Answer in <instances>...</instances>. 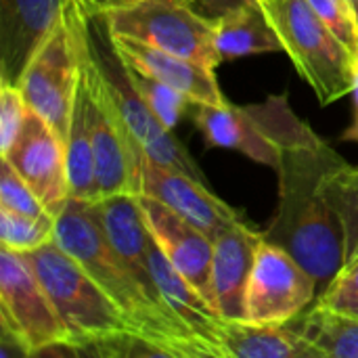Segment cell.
Listing matches in <instances>:
<instances>
[{"label":"cell","mask_w":358,"mask_h":358,"mask_svg":"<svg viewBox=\"0 0 358 358\" xmlns=\"http://www.w3.org/2000/svg\"><path fill=\"white\" fill-rule=\"evenodd\" d=\"M245 2H250V0H187V4L195 13L203 15L210 21H216L224 13H229V10H233V8H237V6H241Z\"/></svg>","instance_id":"obj_29"},{"label":"cell","mask_w":358,"mask_h":358,"mask_svg":"<svg viewBox=\"0 0 358 358\" xmlns=\"http://www.w3.org/2000/svg\"><path fill=\"white\" fill-rule=\"evenodd\" d=\"M260 2H264V0H260Z\"/></svg>","instance_id":"obj_33"},{"label":"cell","mask_w":358,"mask_h":358,"mask_svg":"<svg viewBox=\"0 0 358 358\" xmlns=\"http://www.w3.org/2000/svg\"><path fill=\"white\" fill-rule=\"evenodd\" d=\"M86 10L90 15H105L109 10H115L126 4V0H82Z\"/></svg>","instance_id":"obj_31"},{"label":"cell","mask_w":358,"mask_h":358,"mask_svg":"<svg viewBox=\"0 0 358 358\" xmlns=\"http://www.w3.org/2000/svg\"><path fill=\"white\" fill-rule=\"evenodd\" d=\"M0 210H8L25 216H46L50 214L40 197L29 189V185L19 176V172L2 159L0 164Z\"/></svg>","instance_id":"obj_25"},{"label":"cell","mask_w":358,"mask_h":358,"mask_svg":"<svg viewBox=\"0 0 358 358\" xmlns=\"http://www.w3.org/2000/svg\"><path fill=\"white\" fill-rule=\"evenodd\" d=\"M27 115V103L19 86L0 82V155L15 143Z\"/></svg>","instance_id":"obj_28"},{"label":"cell","mask_w":358,"mask_h":358,"mask_svg":"<svg viewBox=\"0 0 358 358\" xmlns=\"http://www.w3.org/2000/svg\"><path fill=\"white\" fill-rule=\"evenodd\" d=\"M319 298L315 275L287 250L262 237L245 287V321L289 325Z\"/></svg>","instance_id":"obj_10"},{"label":"cell","mask_w":358,"mask_h":358,"mask_svg":"<svg viewBox=\"0 0 358 358\" xmlns=\"http://www.w3.org/2000/svg\"><path fill=\"white\" fill-rule=\"evenodd\" d=\"M352 99H355V120H352V124L344 130L342 141H344V143H357L358 145V65H357V71H355Z\"/></svg>","instance_id":"obj_30"},{"label":"cell","mask_w":358,"mask_h":358,"mask_svg":"<svg viewBox=\"0 0 358 358\" xmlns=\"http://www.w3.org/2000/svg\"><path fill=\"white\" fill-rule=\"evenodd\" d=\"M90 27V25H88ZM84 78L88 84V115H90V138L94 151V172L99 187V201L105 197L132 193L134 195V174H132V151L138 147L126 126L122 124L101 73L94 65L90 52V38L84 52Z\"/></svg>","instance_id":"obj_12"},{"label":"cell","mask_w":358,"mask_h":358,"mask_svg":"<svg viewBox=\"0 0 358 358\" xmlns=\"http://www.w3.org/2000/svg\"><path fill=\"white\" fill-rule=\"evenodd\" d=\"M214 350L216 358H321L296 327L224 317L216 325Z\"/></svg>","instance_id":"obj_18"},{"label":"cell","mask_w":358,"mask_h":358,"mask_svg":"<svg viewBox=\"0 0 358 358\" xmlns=\"http://www.w3.org/2000/svg\"><path fill=\"white\" fill-rule=\"evenodd\" d=\"M149 260H151V273H153L155 285H157L164 302L191 329V334L206 346V350L210 352V358H216L214 334H216V325L222 319L218 315V310L212 306V302L201 292H197V287L191 281H187L172 266V262L162 254V250L155 245V241L151 245Z\"/></svg>","instance_id":"obj_19"},{"label":"cell","mask_w":358,"mask_h":358,"mask_svg":"<svg viewBox=\"0 0 358 358\" xmlns=\"http://www.w3.org/2000/svg\"><path fill=\"white\" fill-rule=\"evenodd\" d=\"M214 48L220 61L283 50L260 0H250L214 21Z\"/></svg>","instance_id":"obj_20"},{"label":"cell","mask_w":358,"mask_h":358,"mask_svg":"<svg viewBox=\"0 0 358 358\" xmlns=\"http://www.w3.org/2000/svg\"><path fill=\"white\" fill-rule=\"evenodd\" d=\"M0 329L25 352L76 355L71 336L48 292L23 258L0 245Z\"/></svg>","instance_id":"obj_8"},{"label":"cell","mask_w":358,"mask_h":358,"mask_svg":"<svg viewBox=\"0 0 358 358\" xmlns=\"http://www.w3.org/2000/svg\"><path fill=\"white\" fill-rule=\"evenodd\" d=\"M308 4L346 44L358 65V15L350 0H308Z\"/></svg>","instance_id":"obj_26"},{"label":"cell","mask_w":358,"mask_h":358,"mask_svg":"<svg viewBox=\"0 0 358 358\" xmlns=\"http://www.w3.org/2000/svg\"><path fill=\"white\" fill-rule=\"evenodd\" d=\"M191 115L206 147L239 151L273 170L279 168L285 147L310 130L292 109L287 94H273L254 105H193Z\"/></svg>","instance_id":"obj_6"},{"label":"cell","mask_w":358,"mask_h":358,"mask_svg":"<svg viewBox=\"0 0 358 358\" xmlns=\"http://www.w3.org/2000/svg\"><path fill=\"white\" fill-rule=\"evenodd\" d=\"M262 4L279 34L283 52L310 84L321 105L352 92L357 61L308 0H264Z\"/></svg>","instance_id":"obj_5"},{"label":"cell","mask_w":358,"mask_h":358,"mask_svg":"<svg viewBox=\"0 0 358 358\" xmlns=\"http://www.w3.org/2000/svg\"><path fill=\"white\" fill-rule=\"evenodd\" d=\"M136 199L155 245L172 266L212 302L214 239L162 201L149 195H136Z\"/></svg>","instance_id":"obj_14"},{"label":"cell","mask_w":358,"mask_h":358,"mask_svg":"<svg viewBox=\"0 0 358 358\" xmlns=\"http://www.w3.org/2000/svg\"><path fill=\"white\" fill-rule=\"evenodd\" d=\"M132 174L134 195H149L162 201L212 239L243 220V214L214 195L208 182L180 170L159 166L149 159L141 147L132 151Z\"/></svg>","instance_id":"obj_11"},{"label":"cell","mask_w":358,"mask_h":358,"mask_svg":"<svg viewBox=\"0 0 358 358\" xmlns=\"http://www.w3.org/2000/svg\"><path fill=\"white\" fill-rule=\"evenodd\" d=\"M88 25L90 13L82 0H67L63 19L34 52L19 82L27 107L44 117L65 145L88 44Z\"/></svg>","instance_id":"obj_4"},{"label":"cell","mask_w":358,"mask_h":358,"mask_svg":"<svg viewBox=\"0 0 358 358\" xmlns=\"http://www.w3.org/2000/svg\"><path fill=\"white\" fill-rule=\"evenodd\" d=\"M340 153L313 128L285 147L279 168V201L264 239L306 266L319 294L344 266V229L325 195V176Z\"/></svg>","instance_id":"obj_1"},{"label":"cell","mask_w":358,"mask_h":358,"mask_svg":"<svg viewBox=\"0 0 358 358\" xmlns=\"http://www.w3.org/2000/svg\"><path fill=\"white\" fill-rule=\"evenodd\" d=\"M23 258L69 329L76 355L164 357L157 346L136 334L120 306L55 239Z\"/></svg>","instance_id":"obj_3"},{"label":"cell","mask_w":358,"mask_h":358,"mask_svg":"<svg viewBox=\"0 0 358 358\" xmlns=\"http://www.w3.org/2000/svg\"><path fill=\"white\" fill-rule=\"evenodd\" d=\"M55 241L84 266L101 289L120 306L136 334L157 346L164 357H210L206 346L191 334L176 313L147 294L107 239L92 203L69 197L57 214Z\"/></svg>","instance_id":"obj_2"},{"label":"cell","mask_w":358,"mask_h":358,"mask_svg":"<svg viewBox=\"0 0 358 358\" xmlns=\"http://www.w3.org/2000/svg\"><path fill=\"white\" fill-rule=\"evenodd\" d=\"M126 67H128V76H130L134 88L138 90V94L145 99V103L155 111V115L170 130L178 124L182 113L189 107H193V101L187 94H182L180 90L168 86L166 82H162V80H157V78H153V76L128 65V63H126Z\"/></svg>","instance_id":"obj_24"},{"label":"cell","mask_w":358,"mask_h":358,"mask_svg":"<svg viewBox=\"0 0 358 358\" xmlns=\"http://www.w3.org/2000/svg\"><path fill=\"white\" fill-rule=\"evenodd\" d=\"M317 306L358 317V258L346 262L331 283L319 294Z\"/></svg>","instance_id":"obj_27"},{"label":"cell","mask_w":358,"mask_h":358,"mask_svg":"<svg viewBox=\"0 0 358 358\" xmlns=\"http://www.w3.org/2000/svg\"><path fill=\"white\" fill-rule=\"evenodd\" d=\"M134 2H141V0H126V4H134ZM185 2H187V0H185ZM126 4H124V6H126Z\"/></svg>","instance_id":"obj_32"},{"label":"cell","mask_w":358,"mask_h":358,"mask_svg":"<svg viewBox=\"0 0 358 358\" xmlns=\"http://www.w3.org/2000/svg\"><path fill=\"white\" fill-rule=\"evenodd\" d=\"M67 0H0V82L19 86L40 44L63 19Z\"/></svg>","instance_id":"obj_15"},{"label":"cell","mask_w":358,"mask_h":358,"mask_svg":"<svg viewBox=\"0 0 358 358\" xmlns=\"http://www.w3.org/2000/svg\"><path fill=\"white\" fill-rule=\"evenodd\" d=\"M103 19L111 34L136 38L214 69L222 63L214 48V21L185 0H141L109 10Z\"/></svg>","instance_id":"obj_9"},{"label":"cell","mask_w":358,"mask_h":358,"mask_svg":"<svg viewBox=\"0 0 358 358\" xmlns=\"http://www.w3.org/2000/svg\"><path fill=\"white\" fill-rule=\"evenodd\" d=\"M264 233L254 231L245 220L235 222L214 239L212 256V304L224 319H243V300L256 250Z\"/></svg>","instance_id":"obj_17"},{"label":"cell","mask_w":358,"mask_h":358,"mask_svg":"<svg viewBox=\"0 0 358 358\" xmlns=\"http://www.w3.org/2000/svg\"><path fill=\"white\" fill-rule=\"evenodd\" d=\"M88 38L90 52L101 73V80L107 88V94L134 143L145 151L149 159L157 162L159 166L180 170L206 182L201 168L195 164L189 151L174 138L172 130L155 115V111L145 103V99L134 88L128 76V67L111 42L103 15H90Z\"/></svg>","instance_id":"obj_7"},{"label":"cell","mask_w":358,"mask_h":358,"mask_svg":"<svg viewBox=\"0 0 358 358\" xmlns=\"http://www.w3.org/2000/svg\"><path fill=\"white\" fill-rule=\"evenodd\" d=\"M296 329L321 358H358V317L315 304Z\"/></svg>","instance_id":"obj_21"},{"label":"cell","mask_w":358,"mask_h":358,"mask_svg":"<svg viewBox=\"0 0 358 358\" xmlns=\"http://www.w3.org/2000/svg\"><path fill=\"white\" fill-rule=\"evenodd\" d=\"M57 216H25L0 210V245L17 254L34 252L55 239Z\"/></svg>","instance_id":"obj_23"},{"label":"cell","mask_w":358,"mask_h":358,"mask_svg":"<svg viewBox=\"0 0 358 358\" xmlns=\"http://www.w3.org/2000/svg\"><path fill=\"white\" fill-rule=\"evenodd\" d=\"M325 195L344 229V264L358 258V166L342 155L325 176Z\"/></svg>","instance_id":"obj_22"},{"label":"cell","mask_w":358,"mask_h":358,"mask_svg":"<svg viewBox=\"0 0 358 358\" xmlns=\"http://www.w3.org/2000/svg\"><path fill=\"white\" fill-rule=\"evenodd\" d=\"M0 159H6L19 172L50 214L57 216L69 201L65 143L34 109L27 107L21 132Z\"/></svg>","instance_id":"obj_13"},{"label":"cell","mask_w":358,"mask_h":358,"mask_svg":"<svg viewBox=\"0 0 358 358\" xmlns=\"http://www.w3.org/2000/svg\"><path fill=\"white\" fill-rule=\"evenodd\" d=\"M109 36L117 55L128 65L180 90L193 101V105H227L229 103L218 86L214 67H208L189 57L162 50L157 46H151L130 36H117L111 31Z\"/></svg>","instance_id":"obj_16"}]
</instances>
